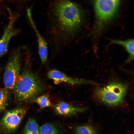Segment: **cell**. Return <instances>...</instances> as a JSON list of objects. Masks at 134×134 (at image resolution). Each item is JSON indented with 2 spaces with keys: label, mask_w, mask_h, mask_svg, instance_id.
<instances>
[{
  "label": "cell",
  "mask_w": 134,
  "mask_h": 134,
  "mask_svg": "<svg viewBox=\"0 0 134 134\" xmlns=\"http://www.w3.org/2000/svg\"><path fill=\"white\" fill-rule=\"evenodd\" d=\"M55 113L59 115L65 116H71L76 115L77 113L86 110L84 107H78L66 102L60 101L53 107Z\"/></svg>",
  "instance_id": "cell-10"
},
{
  "label": "cell",
  "mask_w": 134,
  "mask_h": 134,
  "mask_svg": "<svg viewBox=\"0 0 134 134\" xmlns=\"http://www.w3.org/2000/svg\"><path fill=\"white\" fill-rule=\"evenodd\" d=\"M28 18L35 32L37 37L39 54L41 63L44 64L48 58V53L47 43L38 32L32 18L31 10L28 8L27 10Z\"/></svg>",
  "instance_id": "cell-9"
},
{
  "label": "cell",
  "mask_w": 134,
  "mask_h": 134,
  "mask_svg": "<svg viewBox=\"0 0 134 134\" xmlns=\"http://www.w3.org/2000/svg\"><path fill=\"white\" fill-rule=\"evenodd\" d=\"M32 101L38 104L41 108L51 106V103L49 98L46 95H44L36 97Z\"/></svg>",
  "instance_id": "cell-15"
},
{
  "label": "cell",
  "mask_w": 134,
  "mask_h": 134,
  "mask_svg": "<svg viewBox=\"0 0 134 134\" xmlns=\"http://www.w3.org/2000/svg\"><path fill=\"white\" fill-rule=\"evenodd\" d=\"M120 4L116 0H94L93 4L96 21L95 30L100 31L104 26L114 16Z\"/></svg>",
  "instance_id": "cell-4"
},
{
  "label": "cell",
  "mask_w": 134,
  "mask_h": 134,
  "mask_svg": "<svg viewBox=\"0 0 134 134\" xmlns=\"http://www.w3.org/2000/svg\"><path fill=\"white\" fill-rule=\"evenodd\" d=\"M127 90L126 85L113 81L104 86L96 87L94 90V96L97 99L106 105L117 106L123 103Z\"/></svg>",
  "instance_id": "cell-3"
},
{
  "label": "cell",
  "mask_w": 134,
  "mask_h": 134,
  "mask_svg": "<svg viewBox=\"0 0 134 134\" xmlns=\"http://www.w3.org/2000/svg\"><path fill=\"white\" fill-rule=\"evenodd\" d=\"M76 134H97L96 129L89 124L77 126L74 129Z\"/></svg>",
  "instance_id": "cell-13"
},
{
  "label": "cell",
  "mask_w": 134,
  "mask_h": 134,
  "mask_svg": "<svg viewBox=\"0 0 134 134\" xmlns=\"http://www.w3.org/2000/svg\"><path fill=\"white\" fill-rule=\"evenodd\" d=\"M47 75L48 77L53 80L55 83L56 84L61 82L72 85L87 83L97 84L96 83L91 81L82 79L73 78L55 69L49 70L48 72Z\"/></svg>",
  "instance_id": "cell-8"
},
{
  "label": "cell",
  "mask_w": 134,
  "mask_h": 134,
  "mask_svg": "<svg viewBox=\"0 0 134 134\" xmlns=\"http://www.w3.org/2000/svg\"><path fill=\"white\" fill-rule=\"evenodd\" d=\"M39 127L36 121L29 119L26 123L23 131V134H39Z\"/></svg>",
  "instance_id": "cell-12"
},
{
  "label": "cell",
  "mask_w": 134,
  "mask_h": 134,
  "mask_svg": "<svg viewBox=\"0 0 134 134\" xmlns=\"http://www.w3.org/2000/svg\"><path fill=\"white\" fill-rule=\"evenodd\" d=\"M134 39H130L126 40L111 39L110 44H117L122 46L126 49L129 54L127 61L128 63L132 61L134 58Z\"/></svg>",
  "instance_id": "cell-11"
},
{
  "label": "cell",
  "mask_w": 134,
  "mask_h": 134,
  "mask_svg": "<svg viewBox=\"0 0 134 134\" xmlns=\"http://www.w3.org/2000/svg\"><path fill=\"white\" fill-rule=\"evenodd\" d=\"M26 112L25 108L18 107L6 111L0 121V132L11 133L18 127Z\"/></svg>",
  "instance_id": "cell-6"
},
{
  "label": "cell",
  "mask_w": 134,
  "mask_h": 134,
  "mask_svg": "<svg viewBox=\"0 0 134 134\" xmlns=\"http://www.w3.org/2000/svg\"></svg>",
  "instance_id": "cell-18"
},
{
  "label": "cell",
  "mask_w": 134,
  "mask_h": 134,
  "mask_svg": "<svg viewBox=\"0 0 134 134\" xmlns=\"http://www.w3.org/2000/svg\"><path fill=\"white\" fill-rule=\"evenodd\" d=\"M57 128L50 124H44L39 127V134H58Z\"/></svg>",
  "instance_id": "cell-16"
},
{
  "label": "cell",
  "mask_w": 134,
  "mask_h": 134,
  "mask_svg": "<svg viewBox=\"0 0 134 134\" xmlns=\"http://www.w3.org/2000/svg\"><path fill=\"white\" fill-rule=\"evenodd\" d=\"M22 48L13 50L5 66L3 82L5 88L13 89L15 82L21 74Z\"/></svg>",
  "instance_id": "cell-5"
},
{
  "label": "cell",
  "mask_w": 134,
  "mask_h": 134,
  "mask_svg": "<svg viewBox=\"0 0 134 134\" xmlns=\"http://www.w3.org/2000/svg\"></svg>",
  "instance_id": "cell-17"
},
{
  "label": "cell",
  "mask_w": 134,
  "mask_h": 134,
  "mask_svg": "<svg viewBox=\"0 0 134 134\" xmlns=\"http://www.w3.org/2000/svg\"><path fill=\"white\" fill-rule=\"evenodd\" d=\"M53 14L55 25L62 37H72L83 20V13L80 7L70 1L59 0L55 2Z\"/></svg>",
  "instance_id": "cell-1"
},
{
  "label": "cell",
  "mask_w": 134,
  "mask_h": 134,
  "mask_svg": "<svg viewBox=\"0 0 134 134\" xmlns=\"http://www.w3.org/2000/svg\"><path fill=\"white\" fill-rule=\"evenodd\" d=\"M8 90L5 88H0V113L6 107L9 97Z\"/></svg>",
  "instance_id": "cell-14"
},
{
  "label": "cell",
  "mask_w": 134,
  "mask_h": 134,
  "mask_svg": "<svg viewBox=\"0 0 134 134\" xmlns=\"http://www.w3.org/2000/svg\"><path fill=\"white\" fill-rule=\"evenodd\" d=\"M7 10L9 15V19L0 39V57L7 52L11 39L20 32V30L15 28V26L18 15L15 14L9 8H7Z\"/></svg>",
  "instance_id": "cell-7"
},
{
  "label": "cell",
  "mask_w": 134,
  "mask_h": 134,
  "mask_svg": "<svg viewBox=\"0 0 134 134\" xmlns=\"http://www.w3.org/2000/svg\"><path fill=\"white\" fill-rule=\"evenodd\" d=\"M38 76L30 70L24 69L15 83L13 89L15 97L19 102L32 100L44 89Z\"/></svg>",
  "instance_id": "cell-2"
}]
</instances>
